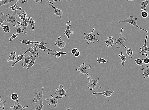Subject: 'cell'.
<instances>
[{
	"instance_id": "48",
	"label": "cell",
	"mask_w": 149,
	"mask_h": 110,
	"mask_svg": "<svg viewBox=\"0 0 149 110\" xmlns=\"http://www.w3.org/2000/svg\"><path fill=\"white\" fill-rule=\"evenodd\" d=\"M80 52L78 50L75 53V54H74V55L76 57H78L80 56Z\"/></svg>"
},
{
	"instance_id": "31",
	"label": "cell",
	"mask_w": 149,
	"mask_h": 110,
	"mask_svg": "<svg viewBox=\"0 0 149 110\" xmlns=\"http://www.w3.org/2000/svg\"><path fill=\"white\" fill-rule=\"evenodd\" d=\"M29 20V23L31 24V26L32 31H34L35 29V22L33 20V18L31 17H29L28 18Z\"/></svg>"
},
{
	"instance_id": "37",
	"label": "cell",
	"mask_w": 149,
	"mask_h": 110,
	"mask_svg": "<svg viewBox=\"0 0 149 110\" xmlns=\"http://www.w3.org/2000/svg\"><path fill=\"white\" fill-rule=\"evenodd\" d=\"M135 61L136 62V64L140 66H143V59H137L135 60Z\"/></svg>"
},
{
	"instance_id": "10",
	"label": "cell",
	"mask_w": 149,
	"mask_h": 110,
	"mask_svg": "<svg viewBox=\"0 0 149 110\" xmlns=\"http://www.w3.org/2000/svg\"><path fill=\"white\" fill-rule=\"evenodd\" d=\"M148 37V36H146L145 40V42L142 48H140V49L141 50V51L140 52V53H141L142 55H144L145 54L146 56L147 57H148V54H147L148 52L149 51V49L147 47V46L146 43L147 39Z\"/></svg>"
},
{
	"instance_id": "51",
	"label": "cell",
	"mask_w": 149,
	"mask_h": 110,
	"mask_svg": "<svg viewBox=\"0 0 149 110\" xmlns=\"http://www.w3.org/2000/svg\"><path fill=\"white\" fill-rule=\"evenodd\" d=\"M74 110V108H72L68 107L66 108V110Z\"/></svg>"
},
{
	"instance_id": "15",
	"label": "cell",
	"mask_w": 149,
	"mask_h": 110,
	"mask_svg": "<svg viewBox=\"0 0 149 110\" xmlns=\"http://www.w3.org/2000/svg\"><path fill=\"white\" fill-rule=\"evenodd\" d=\"M71 21H67L66 24L67 28H66V31L64 33L65 35L67 36V38L68 39L69 38V36L71 34H74V32L71 31L70 29V27L71 26Z\"/></svg>"
},
{
	"instance_id": "46",
	"label": "cell",
	"mask_w": 149,
	"mask_h": 110,
	"mask_svg": "<svg viewBox=\"0 0 149 110\" xmlns=\"http://www.w3.org/2000/svg\"><path fill=\"white\" fill-rule=\"evenodd\" d=\"M78 49H74L72 50L71 53L72 54H74L78 50Z\"/></svg>"
},
{
	"instance_id": "17",
	"label": "cell",
	"mask_w": 149,
	"mask_h": 110,
	"mask_svg": "<svg viewBox=\"0 0 149 110\" xmlns=\"http://www.w3.org/2000/svg\"><path fill=\"white\" fill-rule=\"evenodd\" d=\"M105 42L106 43L107 48H109L110 46L112 47L113 45L115 44L112 36L108 37L107 40H106Z\"/></svg>"
},
{
	"instance_id": "28",
	"label": "cell",
	"mask_w": 149,
	"mask_h": 110,
	"mask_svg": "<svg viewBox=\"0 0 149 110\" xmlns=\"http://www.w3.org/2000/svg\"><path fill=\"white\" fill-rule=\"evenodd\" d=\"M118 56L120 57V58H121V60H122V65L124 66L125 61H126V57H125V55H123V53H122V52H121L120 54H119Z\"/></svg>"
},
{
	"instance_id": "11",
	"label": "cell",
	"mask_w": 149,
	"mask_h": 110,
	"mask_svg": "<svg viewBox=\"0 0 149 110\" xmlns=\"http://www.w3.org/2000/svg\"><path fill=\"white\" fill-rule=\"evenodd\" d=\"M55 45L57 46L58 47V51H59V49L60 48L59 51H61V50H63V48H65V46L66 45V43L64 42L62 40V37L59 36L57 40L55 41Z\"/></svg>"
},
{
	"instance_id": "4",
	"label": "cell",
	"mask_w": 149,
	"mask_h": 110,
	"mask_svg": "<svg viewBox=\"0 0 149 110\" xmlns=\"http://www.w3.org/2000/svg\"><path fill=\"white\" fill-rule=\"evenodd\" d=\"M91 76L88 75L87 76V78L88 79L89 81L88 85V88H89L90 90L92 91L96 87H99L100 88H102L100 86H97V83H99V78L96 77L95 79H92L90 77H91Z\"/></svg>"
},
{
	"instance_id": "52",
	"label": "cell",
	"mask_w": 149,
	"mask_h": 110,
	"mask_svg": "<svg viewBox=\"0 0 149 110\" xmlns=\"http://www.w3.org/2000/svg\"><path fill=\"white\" fill-rule=\"evenodd\" d=\"M127 1H134V0H126Z\"/></svg>"
},
{
	"instance_id": "44",
	"label": "cell",
	"mask_w": 149,
	"mask_h": 110,
	"mask_svg": "<svg viewBox=\"0 0 149 110\" xmlns=\"http://www.w3.org/2000/svg\"><path fill=\"white\" fill-rule=\"evenodd\" d=\"M22 22H23L24 24H25V25L26 27H27L28 25L29 24V20L28 18H27V15H26V18H25V20L24 21H22Z\"/></svg>"
},
{
	"instance_id": "33",
	"label": "cell",
	"mask_w": 149,
	"mask_h": 110,
	"mask_svg": "<svg viewBox=\"0 0 149 110\" xmlns=\"http://www.w3.org/2000/svg\"><path fill=\"white\" fill-rule=\"evenodd\" d=\"M6 102V100L3 101L1 100V97H0V110H5V106Z\"/></svg>"
},
{
	"instance_id": "47",
	"label": "cell",
	"mask_w": 149,
	"mask_h": 110,
	"mask_svg": "<svg viewBox=\"0 0 149 110\" xmlns=\"http://www.w3.org/2000/svg\"><path fill=\"white\" fill-rule=\"evenodd\" d=\"M47 1L48 2H49L50 3V4H51L52 5V6H54V5H53V2H55V0H47Z\"/></svg>"
},
{
	"instance_id": "40",
	"label": "cell",
	"mask_w": 149,
	"mask_h": 110,
	"mask_svg": "<svg viewBox=\"0 0 149 110\" xmlns=\"http://www.w3.org/2000/svg\"><path fill=\"white\" fill-rule=\"evenodd\" d=\"M0 13L1 14H2L1 19L0 20V26L1 24L3 22H6V20H7V18H6V16H4V15L1 12H0Z\"/></svg>"
},
{
	"instance_id": "16",
	"label": "cell",
	"mask_w": 149,
	"mask_h": 110,
	"mask_svg": "<svg viewBox=\"0 0 149 110\" xmlns=\"http://www.w3.org/2000/svg\"><path fill=\"white\" fill-rule=\"evenodd\" d=\"M39 56V54H38V53H37V54L34 55V56H32L31 60V61L29 63V64L28 65V66H27L26 69H27V70H28L31 67L34 65V63H35V60Z\"/></svg>"
},
{
	"instance_id": "5",
	"label": "cell",
	"mask_w": 149,
	"mask_h": 110,
	"mask_svg": "<svg viewBox=\"0 0 149 110\" xmlns=\"http://www.w3.org/2000/svg\"><path fill=\"white\" fill-rule=\"evenodd\" d=\"M123 31H124V29H123V28H122L121 29V32L120 35L118 39H115L116 42L115 43L114 45H115L116 47V48L120 49L122 46H123L124 47L125 49H127V47L123 44L126 41V39L125 37L122 36V32Z\"/></svg>"
},
{
	"instance_id": "23",
	"label": "cell",
	"mask_w": 149,
	"mask_h": 110,
	"mask_svg": "<svg viewBox=\"0 0 149 110\" xmlns=\"http://www.w3.org/2000/svg\"><path fill=\"white\" fill-rule=\"evenodd\" d=\"M48 54L49 55H53L55 57V58L60 57L62 54H65L66 55V52H61L59 51H57V52H55L53 53H51L48 52Z\"/></svg>"
},
{
	"instance_id": "3",
	"label": "cell",
	"mask_w": 149,
	"mask_h": 110,
	"mask_svg": "<svg viewBox=\"0 0 149 110\" xmlns=\"http://www.w3.org/2000/svg\"><path fill=\"white\" fill-rule=\"evenodd\" d=\"M137 18L135 17V19H134V17L133 16H130L129 18L125 19V20H122V21H120L118 22V23H124V22H126V23H129V24H132L133 26H134L135 27L138 28L140 29V30L145 31L146 33H148V31L139 27V26L137 25Z\"/></svg>"
},
{
	"instance_id": "45",
	"label": "cell",
	"mask_w": 149,
	"mask_h": 110,
	"mask_svg": "<svg viewBox=\"0 0 149 110\" xmlns=\"http://www.w3.org/2000/svg\"><path fill=\"white\" fill-rule=\"evenodd\" d=\"M143 62L145 64H148L149 63V59L147 57L143 59Z\"/></svg>"
},
{
	"instance_id": "29",
	"label": "cell",
	"mask_w": 149,
	"mask_h": 110,
	"mask_svg": "<svg viewBox=\"0 0 149 110\" xmlns=\"http://www.w3.org/2000/svg\"><path fill=\"white\" fill-rule=\"evenodd\" d=\"M20 27V28H23L24 29L25 32L24 34H27V32L26 31V27L25 25L22 22H20V21H18V27Z\"/></svg>"
},
{
	"instance_id": "8",
	"label": "cell",
	"mask_w": 149,
	"mask_h": 110,
	"mask_svg": "<svg viewBox=\"0 0 149 110\" xmlns=\"http://www.w3.org/2000/svg\"><path fill=\"white\" fill-rule=\"evenodd\" d=\"M44 87H43L42 89L39 92L35 93L34 94V98L33 101L35 103H36L37 101H39L40 102V104H43V101L44 100L43 95V94Z\"/></svg>"
},
{
	"instance_id": "6",
	"label": "cell",
	"mask_w": 149,
	"mask_h": 110,
	"mask_svg": "<svg viewBox=\"0 0 149 110\" xmlns=\"http://www.w3.org/2000/svg\"><path fill=\"white\" fill-rule=\"evenodd\" d=\"M91 66V65H85V63H83L82 64L79 66V68L78 69H76V71L81 73L82 74L86 75H88V71L89 69L92 68Z\"/></svg>"
},
{
	"instance_id": "43",
	"label": "cell",
	"mask_w": 149,
	"mask_h": 110,
	"mask_svg": "<svg viewBox=\"0 0 149 110\" xmlns=\"http://www.w3.org/2000/svg\"><path fill=\"white\" fill-rule=\"evenodd\" d=\"M19 36V35L18 34H13L12 36L9 39V41L11 42L12 41L13 39L16 38L17 37H18V36Z\"/></svg>"
},
{
	"instance_id": "18",
	"label": "cell",
	"mask_w": 149,
	"mask_h": 110,
	"mask_svg": "<svg viewBox=\"0 0 149 110\" xmlns=\"http://www.w3.org/2000/svg\"><path fill=\"white\" fill-rule=\"evenodd\" d=\"M49 6H51L54 8L55 10L54 14L58 16L60 18L61 20H62V16L63 14L62 11L60 10L59 9H58V8H56V7H55L54 6H52L51 4H49Z\"/></svg>"
},
{
	"instance_id": "9",
	"label": "cell",
	"mask_w": 149,
	"mask_h": 110,
	"mask_svg": "<svg viewBox=\"0 0 149 110\" xmlns=\"http://www.w3.org/2000/svg\"><path fill=\"white\" fill-rule=\"evenodd\" d=\"M58 98L57 96L54 97L53 95H51V96L50 98H47L46 99V100L49 101L48 104L49 105H52L54 106V107H56L57 105L58 102Z\"/></svg>"
},
{
	"instance_id": "53",
	"label": "cell",
	"mask_w": 149,
	"mask_h": 110,
	"mask_svg": "<svg viewBox=\"0 0 149 110\" xmlns=\"http://www.w3.org/2000/svg\"><path fill=\"white\" fill-rule=\"evenodd\" d=\"M61 0H59V2H61Z\"/></svg>"
},
{
	"instance_id": "21",
	"label": "cell",
	"mask_w": 149,
	"mask_h": 110,
	"mask_svg": "<svg viewBox=\"0 0 149 110\" xmlns=\"http://www.w3.org/2000/svg\"><path fill=\"white\" fill-rule=\"evenodd\" d=\"M28 52V50H26V51L24 53H23L22 55H19L18 57H17L15 58V59L14 60L16 61L12 65V67H14L15 65L17 63L19 62H20L22 60V59H23L24 56V55H25V54Z\"/></svg>"
},
{
	"instance_id": "2",
	"label": "cell",
	"mask_w": 149,
	"mask_h": 110,
	"mask_svg": "<svg viewBox=\"0 0 149 110\" xmlns=\"http://www.w3.org/2000/svg\"><path fill=\"white\" fill-rule=\"evenodd\" d=\"M3 14L7 18L6 22L11 23L14 27H18V21L17 20L18 18V13H17L16 10L13 11L12 14H10L9 13L7 14Z\"/></svg>"
},
{
	"instance_id": "26",
	"label": "cell",
	"mask_w": 149,
	"mask_h": 110,
	"mask_svg": "<svg viewBox=\"0 0 149 110\" xmlns=\"http://www.w3.org/2000/svg\"><path fill=\"white\" fill-rule=\"evenodd\" d=\"M10 55L9 56V59L7 61L9 62L10 61H12V62H13L14 61L16 57L17 56L16 52L13 51V52H11L10 53Z\"/></svg>"
},
{
	"instance_id": "34",
	"label": "cell",
	"mask_w": 149,
	"mask_h": 110,
	"mask_svg": "<svg viewBox=\"0 0 149 110\" xmlns=\"http://www.w3.org/2000/svg\"><path fill=\"white\" fill-rule=\"evenodd\" d=\"M14 0H0V6L13 1Z\"/></svg>"
},
{
	"instance_id": "41",
	"label": "cell",
	"mask_w": 149,
	"mask_h": 110,
	"mask_svg": "<svg viewBox=\"0 0 149 110\" xmlns=\"http://www.w3.org/2000/svg\"><path fill=\"white\" fill-rule=\"evenodd\" d=\"M141 16L143 18H147L149 16V13L148 12L143 11L141 12Z\"/></svg>"
},
{
	"instance_id": "13",
	"label": "cell",
	"mask_w": 149,
	"mask_h": 110,
	"mask_svg": "<svg viewBox=\"0 0 149 110\" xmlns=\"http://www.w3.org/2000/svg\"><path fill=\"white\" fill-rule=\"evenodd\" d=\"M21 43L22 44L28 45L30 44H32L35 45V44H39L42 45H46L47 44V43L45 41H43L41 42L37 41H30L29 40H20Z\"/></svg>"
},
{
	"instance_id": "24",
	"label": "cell",
	"mask_w": 149,
	"mask_h": 110,
	"mask_svg": "<svg viewBox=\"0 0 149 110\" xmlns=\"http://www.w3.org/2000/svg\"><path fill=\"white\" fill-rule=\"evenodd\" d=\"M148 4L149 0H145V1L141 2L140 3V5H141L140 9H141V12L144 11H145L146 10V7Z\"/></svg>"
},
{
	"instance_id": "38",
	"label": "cell",
	"mask_w": 149,
	"mask_h": 110,
	"mask_svg": "<svg viewBox=\"0 0 149 110\" xmlns=\"http://www.w3.org/2000/svg\"><path fill=\"white\" fill-rule=\"evenodd\" d=\"M97 61L98 63H104L108 62L107 60L104 59L100 57H98Z\"/></svg>"
},
{
	"instance_id": "22",
	"label": "cell",
	"mask_w": 149,
	"mask_h": 110,
	"mask_svg": "<svg viewBox=\"0 0 149 110\" xmlns=\"http://www.w3.org/2000/svg\"><path fill=\"white\" fill-rule=\"evenodd\" d=\"M32 56L28 55L27 56H25L24 58L23 59L24 60L23 62L22 63V65L24 68L25 67H27L26 64L29 63L31 61L30 59L32 58Z\"/></svg>"
},
{
	"instance_id": "50",
	"label": "cell",
	"mask_w": 149,
	"mask_h": 110,
	"mask_svg": "<svg viewBox=\"0 0 149 110\" xmlns=\"http://www.w3.org/2000/svg\"><path fill=\"white\" fill-rule=\"evenodd\" d=\"M17 2L19 1H21V2L22 3H24L25 2H27L28 0H16Z\"/></svg>"
},
{
	"instance_id": "49",
	"label": "cell",
	"mask_w": 149,
	"mask_h": 110,
	"mask_svg": "<svg viewBox=\"0 0 149 110\" xmlns=\"http://www.w3.org/2000/svg\"><path fill=\"white\" fill-rule=\"evenodd\" d=\"M35 2L37 3H42L43 0H34Z\"/></svg>"
},
{
	"instance_id": "19",
	"label": "cell",
	"mask_w": 149,
	"mask_h": 110,
	"mask_svg": "<svg viewBox=\"0 0 149 110\" xmlns=\"http://www.w3.org/2000/svg\"><path fill=\"white\" fill-rule=\"evenodd\" d=\"M149 65L148 64L147 66H146L143 69H141V70L143 71V74L142 75L144 76V78L145 79H147V78H149Z\"/></svg>"
},
{
	"instance_id": "32",
	"label": "cell",
	"mask_w": 149,
	"mask_h": 110,
	"mask_svg": "<svg viewBox=\"0 0 149 110\" xmlns=\"http://www.w3.org/2000/svg\"><path fill=\"white\" fill-rule=\"evenodd\" d=\"M126 53L129 56L130 58H132L133 51L131 48H127V50L126 51Z\"/></svg>"
},
{
	"instance_id": "42",
	"label": "cell",
	"mask_w": 149,
	"mask_h": 110,
	"mask_svg": "<svg viewBox=\"0 0 149 110\" xmlns=\"http://www.w3.org/2000/svg\"><path fill=\"white\" fill-rule=\"evenodd\" d=\"M44 106V104H37L36 105V108H35V110H42L43 107Z\"/></svg>"
},
{
	"instance_id": "7",
	"label": "cell",
	"mask_w": 149,
	"mask_h": 110,
	"mask_svg": "<svg viewBox=\"0 0 149 110\" xmlns=\"http://www.w3.org/2000/svg\"><path fill=\"white\" fill-rule=\"evenodd\" d=\"M66 91L64 90L63 85L60 84L59 88H57L56 91L55 93V94L56 95L57 97L60 99H62L63 97H66Z\"/></svg>"
},
{
	"instance_id": "36",
	"label": "cell",
	"mask_w": 149,
	"mask_h": 110,
	"mask_svg": "<svg viewBox=\"0 0 149 110\" xmlns=\"http://www.w3.org/2000/svg\"><path fill=\"white\" fill-rule=\"evenodd\" d=\"M26 12H25L23 11L21 14H20V15L18 16V17H19L20 19L23 20V21H24L25 20V18H26Z\"/></svg>"
},
{
	"instance_id": "54",
	"label": "cell",
	"mask_w": 149,
	"mask_h": 110,
	"mask_svg": "<svg viewBox=\"0 0 149 110\" xmlns=\"http://www.w3.org/2000/svg\"><path fill=\"white\" fill-rule=\"evenodd\" d=\"M1 18L0 17V20H1Z\"/></svg>"
},
{
	"instance_id": "12",
	"label": "cell",
	"mask_w": 149,
	"mask_h": 110,
	"mask_svg": "<svg viewBox=\"0 0 149 110\" xmlns=\"http://www.w3.org/2000/svg\"><path fill=\"white\" fill-rule=\"evenodd\" d=\"M10 107L12 110H22L23 109H24V110H25V108L28 107V106H22L19 103L18 100L15 101L14 105L11 106Z\"/></svg>"
},
{
	"instance_id": "1",
	"label": "cell",
	"mask_w": 149,
	"mask_h": 110,
	"mask_svg": "<svg viewBox=\"0 0 149 110\" xmlns=\"http://www.w3.org/2000/svg\"><path fill=\"white\" fill-rule=\"evenodd\" d=\"M95 28L93 29L91 33L86 34V33H84V37L83 39L87 41V44H89L92 43H95L96 42H99V34L98 33L94 34V32Z\"/></svg>"
},
{
	"instance_id": "35",
	"label": "cell",
	"mask_w": 149,
	"mask_h": 110,
	"mask_svg": "<svg viewBox=\"0 0 149 110\" xmlns=\"http://www.w3.org/2000/svg\"><path fill=\"white\" fill-rule=\"evenodd\" d=\"M10 97L12 100L13 101H15L16 100H18L19 98L18 94L17 93H12Z\"/></svg>"
},
{
	"instance_id": "27",
	"label": "cell",
	"mask_w": 149,
	"mask_h": 110,
	"mask_svg": "<svg viewBox=\"0 0 149 110\" xmlns=\"http://www.w3.org/2000/svg\"><path fill=\"white\" fill-rule=\"evenodd\" d=\"M37 48H39V49H41L43 50L44 51L48 50L49 51H51V52H53V53H54V52H55V51L54 50L50 49L49 48H48L45 46L44 45L39 44L37 45Z\"/></svg>"
},
{
	"instance_id": "30",
	"label": "cell",
	"mask_w": 149,
	"mask_h": 110,
	"mask_svg": "<svg viewBox=\"0 0 149 110\" xmlns=\"http://www.w3.org/2000/svg\"><path fill=\"white\" fill-rule=\"evenodd\" d=\"M0 27L2 28L4 32V33H10V28L8 25H4L2 23L1 24Z\"/></svg>"
},
{
	"instance_id": "20",
	"label": "cell",
	"mask_w": 149,
	"mask_h": 110,
	"mask_svg": "<svg viewBox=\"0 0 149 110\" xmlns=\"http://www.w3.org/2000/svg\"><path fill=\"white\" fill-rule=\"evenodd\" d=\"M38 44H35L34 45V46L32 47L28 48V50H27L28 51L30 52L31 54H32V56L37 54L36 51L39 52V51L37 50V45Z\"/></svg>"
},
{
	"instance_id": "14",
	"label": "cell",
	"mask_w": 149,
	"mask_h": 110,
	"mask_svg": "<svg viewBox=\"0 0 149 110\" xmlns=\"http://www.w3.org/2000/svg\"><path fill=\"white\" fill-rule=\"evenodd\" d=\"M95 90L93 93V95H102L106 97H110L112 94L114 93V92L113 90L107 91L102 92H95Z\"/></svg>"
},
{
	"instance_id": "25",
	"label": "cell",
	"mask_w": 149,
	"mask_h": 110,
	"mask_svg": "<svg viewBox=\"0 0 149 110\" xmlns=\"http://www.w3.org/2000/svg\"><path fill=\"white\" fill-rule=\"evenodd\" d=\"M18 4H19V3L17 2L15 3L13 6H9V8L11 9L12 11H14L16 10H18L20 11L21 10L22 8L21 7H19L18 6Z\"/></svg>"
},
{
	"instance_id": "39",
	"label": "cell",
	"mask_w": 149,
	"mask_h": 110,
	"mask_svg": "<svg viewBox=\"0 0 149 110\" xmlns=\"http://www.w3.org/2000/svg\"><path fill=\"white\" fill-rule=\"evenodd\" d=\"M16 31L17 34L18 35L20 34L21 33H24L25 32L24 29L22 28L17 27V28L16 29Z\"/></svg>"
}]
</instances>
